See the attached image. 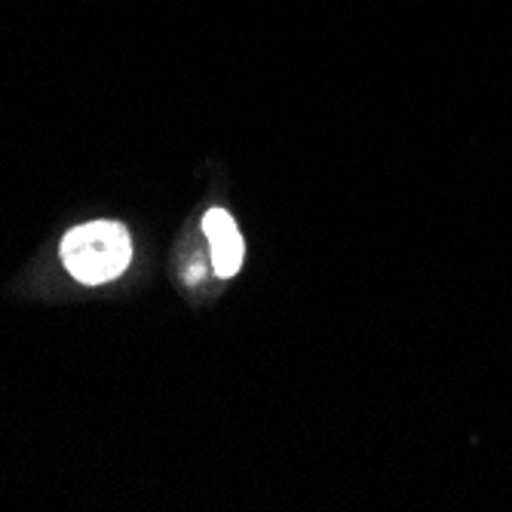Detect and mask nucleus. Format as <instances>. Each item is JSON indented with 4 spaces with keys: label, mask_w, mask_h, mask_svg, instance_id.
<instances>
[{
    "label": "nucleus",
    "mask_w": 512,
    "mask_h": 512,
    "mask_svg": "<svg viewBox=\"0 0 512 512\" xmlns=\"http://www.w3.org/2000/svg\"><path fill=\"white\" fill-rule=\"evenodd\" d=\"M132 258V240L117 221H89L62 240V261L83 286H102L117 279Z\"/></svg>",
    "instance_id": "nucleus-1"
},
{
    "label": "nucleus",
    "mask_w": 512,
    "mask_h": 512,
    "mask_svg": "<svg viewBox=\"0 0 512 512\" xmlns=\"http://www.w3.org/2000/svg\"><path fill=\"white\" fill-rule=\"evenodd\" d=\"M203 230H206V240L212 249V267L218 276H234L243 267V255H246V243L237 221L230 218V212L224 209H209L203 218Z\"/></svg>",
    "instance_id": "nucleus-2"
}]
</instances>
